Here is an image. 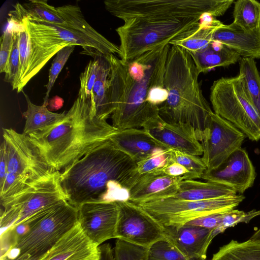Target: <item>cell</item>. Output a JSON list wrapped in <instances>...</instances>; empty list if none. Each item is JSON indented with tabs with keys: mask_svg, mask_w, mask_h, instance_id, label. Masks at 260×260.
<instances>
[{
	"mask_svg": "<svg viewBox=\"0 0 260 260\" xmlns=\"http://www.w3.org/2000/svg\"><path fill=\"white\" fill-rule=\"evenodd\" d=\"M234 0H106V9L123 24L116 29L119 58L131 61L171 42L205 15H223Z\"/></svg>",
	"mask_w": 260,
	"mask_h": 260,
	"instance_id": "1",
	"label": "cell"
},
{
	"mask_svg": "<svg viewBox=\"0 0 260 260\" xmlns=\"http://www.w3.org/2000/svg\"><path fill=\"white\" fill-rule=\"evenodd\" d=\"M170 47L159 46L129 61L106 55L111 66L112 125L118 130L143 128L160 116L168 95L164 76Z\"/></svg>",
	"mask_w": 260,
	"mask_h": 260,
	"instance_id": "2",
	"label": "cell"
},
{
	"mask_svg": "<svg viewBox=\"0 0 260 260\" xmlns=\"http://www.w3.org/2000/svg\"><path fill=\"white\" fill-rule=\"evenodd\" d=\"M117 131L96 115L91 100L80 95L62 120L26 136L49 167L59 171L108 141Z\"/></svg>",
	"mask_w": 260,
	"mask_h": 260,
	"instance_id": "3",
	"label": "cell"
},
{
	"mask_svg": "<svg viewBox=\"0 0 260 260\" xmlns=\"http://www.w3.org/2000/svg\"><path fill=\"white\" fill-rule=\"evenodd\" d=\"M137 163L109 139L60 172V183L68 202L76 208L104 201L117 183L128 190L137 178Z\"/></svg>",
	"mask_w": 260,
	"mask_h": 260,
	"instance_id": "4",
	"label": "cell"
},
{
	"mask_svg": "<svg viewBox=\"0 0 260 260\" xmlns=\"http://www.w3.org/2000/svg\"><path fill=\"white\" fill-rule=\"evenodd\" d=\"M199 74L188 52L170 45L164 76L168 95L159 107L164 120L191 124L197 132L205 129L213 111L203 94Z\"/></svg>",
	"mask_w": 260,
	"mask_h": 260,
	"instance_id": "5",
	"label": "cell"
},
{
	"mask_svg": "<svg viewBox=\"0 0 260 260\" xmlns=\"http://www.w3.org/2000/svg\"><path fill=\"white\" fill-rule=\"evenodd\" d=\"M19 21L24 26L28 35L27 60L24 76L16 90L23 88L46 64L53 55L68 46H80L86 53L96 50L104 55L119 56L120 49L103 35L93 36L78 31L67 29L43 22H34L26 19H10Z\"/></svg>",
	"mask_w": 260,
	"mask_h": 260,
	"instance_id": "6",
	"label": "cell"
},
{
	"mask_svg": "<svg viewBox=\"0 0 260 260\" xmlns=\"http://www.w3.org/2000/svg\"><path fill=\"white\" fill-rule=\"evenodd\" d=\"M30 229L4 255L11 260H39L78 223L77 208L63 201L26 218Z\"/></svg>",
	"mask_w": 260,
	"mask_h": 260,
	"instance_id": "7",
	"label": "cell"
},
{
	"mask_svg": "<svg viewBox=\"0 0 260 260\" xmlns=\"http://www.w3.org/2000/svg\"><path fill=\"white\" fill-rule=\"evenodd\" d=\"M210 100L214 113L230 122L251 141L260 139V116L240 74L214 81L210 88Z\"/></svg>",
	"mask_w": 260,
	"mask_h": 260,
	"instance_id": "8",
	"label": "cell"
},
{
	"mask_svg": "<svg viewBox=\"0 0 260 260\" xmlns=\"http://www.w3.org/2000/svg\"><path fill=\"white\" fill-rule=\"evenodd\" d=\"M60 171L31 182L24 189L1 202V233L47 207L67 201L60 185Z\"/></svg>",
	"mask_w": 260,
	"mask_h": 260,
	"instance_id": "9",
	"label": "cell"
},
{
	"mask_svg": "<svg viewBox=\"0 0 260 260\" xmlns=\"http://www.w3.org/2000/svg\"><path fill=\"white\" fill-rule=\"evenodd\" d=\"M245 199L235 194L202 201L167 198L136 204L164 226H180L197 218L234 209Z\"/></svg>",
	"mask_w": 260,
	"mask_h": 260,
	"instance_id": "10",
	"label": "cell"
},
{
	"mask_svg": "<svg viewBox=\"0 0 260 260\" xmlns=\"http://www.w3.org/2000/svg\"><path fill=\"white\" fill-rule=\"evenodd\" d=\"M13 7L9 13L11 19L25 18L93 36L101 35L87 22L80 8L76 5L55 7L49 5L46 0H32L17 3Z\"/></svg>",
	"mask_w": 260,
	"mask_h": 260,
	"instance_id": "11",
	"label": "cell"
},
{
	"mask_svg": "<svg viewBox=\"0 0 260 260\" xmlns=\"http://www.w3.org/2000/svg\"><path fill=\"white\" fill-rule=\"evenodd\" d=\"M197 136L203 148L202 159L207 170L218 168L241 148L246 136L232 123L213 112L207 125Z\"/></svg>",
	"mask_w": 260,
	"mask_h": 260,
	"instance_id": "12",
	"label": "cell"
},
{
	"mask_svg": "<svg viewBox=\"0 0 260 260\" xmlns=\"http://www.w3.org/2000/svg\"><path fill=\"white\" fill-rule=\"evenodd\" d=\"M117 202L116 239L146 248L165 239L164 226L141 207L129 201Z\"/></svg>",
	"mask_w": 260,
	"mask_h": 260,
	"instance_id": "13",
	"label": "cell"
},
{
	"mask_svg": "<svg viewBox=\"0 0 260 260\" xmlns=\"http://www.w3.org/2000/svg\"><path fill=\"white\" fill-rule=\"evenodd\" d=\"M8 172L38 180L54 172L40 155L27 136L12 128H3Z\"/></svg>",
	"mask_w": 260,
	"mask_h": 260,
	"instance_id": "14",
	"label": "cell"
},
{
	"mask_svg": "<svg viewBox=\"0 0 260 260\" xmlns=\"http://www.w3.org/2000/svg\"><path fill=\"white\" fill-rule=\"evenodd\" d=\"M77 209L78 223L93 244L99 246L106 241L115 238L119 214L117 202H87Z\"/></svg>",
	"mask_w": 260,
	"mask_h": 260,
	"instance_id": "15",
	"label": "cell"
},
{
	"mask_svg": "<svg viewBox=\"0 0 260 260\" xmlns=\"http://www.w3.org/2000/svg\"><path fill=\"white\" fill-rule=\"evenodd\" d=\"M255 177L254 167L246 150L241 147L218 168L206 170L201 178L225 186L242 194L253 186Z\"/></svg>",
	"mask_w": 260,
	"mask_h": 260,
	"instance_id": "16",
	"label": "cell"
},
{
	"mask_svg": "<svg viewBox=\"0 0 260 260\" xmlns=\"http://www.w3.org/2000/svg\"><path fill=\"white\" fill-rule=\"evenodd\" d=\"M143 128L166 149H174L198 156L203 154L197 130L191 124L168 122L159 116Z\"/></svg>",
	"mask_w": 260,
	"mask_h": 260,
	"instance_id": "17",
	"label": "cell"
},
{
	"mask_svg": "<svg viewBox=\"0 0 260 260\" xmlns=\"http://www.w3.org/2000/svg\"><path fill=\"white\" fill-rule=\"evenodd\" d=\"M164 227L165 239L188 260H206L208 248L214 238V229L188 224Z\"/></svg>",
	"mask_w": 260,
	"mask_h": 260,
	"instance_id": "18",
	"label": "cell"
},
{
	"mask_svg": "<svg viewBox=\"0 0 260 260\" xmlns=\"http://www.w3.org/2000/svg\"><path fill=\"white\" fill-rule=\"evenodd\" d=\"M184 180L183 177L166 175L160 168L139 176L129 190V201L139 204L172 197Z\"/></svg>",
	"mask_w": 260,
	"mask_h": 260,
	"instance_id": "19",
	"label": "cell"
},
{
	"mask_svg": "<svg viewBox=\"0 0 260 260\" xmlns=\"http://www.w3.org/2000/svg\"><path fill=\"white\" fill-rule=\"evenodd\" d=\"M99 259V246L87 237L78 223L39 260Z\"/></svg>",
	"mask_w": 260,
	"mask_h": 260,
	"instance_id": "20",
	"label": "cell"
},
{
	"mask_svg": "<svg viewBox=\"0 0 260 260\" xmlns=\"http://www.w3.org/2000/svg\"><path fill=\"white\" fill-rule=\"evenodd\" d=\"M212 41L226 45L241 57L260 59V27L247 30L233 22L223 24L214 33Z\"/></svg>",
	"mask_w": 260,
	"mask_h": 260,
	"instance_id": "21",
	"label": "cell"
},
{
	"mask_svg": "<svg viewBox=\"0 0 260 260\" xmlns=\"http://www.w3.org/2000/svg\"><path fill=\"white\" fill-rule=\"evenodd\" d=\"M110 140L136 163L158 149H166L143 128L118 130Z\"/></svg>",
	"mask_w": 260,
	"mask_h": 260,
	"instance_id": "22",
	"label": "cell"
},
{
	"mask_svg": "<svg viewBox=\"0 0 260 260\" xmlns=\"http://www.w3.org/2000/svg\"><path fill=\"white\" fill-rule=\"evenodd\" d=\"M188 53L199 74L207 73L215 67L229 66L241 58L235 50L214 41L199 51Z\"/></svg>",
	"mask_w": 260,
	"mask_h": 260,
	"instance_id": "23",
	"label": "cell"
},
{
	"mask_svg": "<svg viewBox=\"0 0 260 260\" xmlns=\"http://www.w3.org/2000/svg\"><path fill=\"white\" fill-rule=\"evenodd\" d=\"M223 24L211 15H205L198 25L173 40L170 45L178 46L188 52L199 51L212 42L214 33Z\"/></svg>",
	"mask_w": 260,
	"mask_h": 260,
	"instance_id": "24",
	"label": "cell"
},
{
	"mask_svg": "<svg viewBox=\"0 0 260 260\" xmlns=\"http://www.w3.org/2000/svg\"><path fill=\"white\" fill-rule=\"evenodd\" d=\"M110 63L106 55L101 54L98 74L92 90L91 104L96 115L106 120L114 112L110 99Z\"/></svg>",
	"mask_w": 260,
	"mask_h": 260,
	"instance_id": "25",
	"label": "cell"
},
{
	"mask_svg": "<svg viewBox=\"0 0 260 260\" xmlns=\"http://www.w3.org/2000/svg\"><path fill=\"white\" fill-rule=\"evenodd\" d=\"M237 194L234 189L210 182L184 180L180 182L175 194L170 198L188 200L202 201Z\"/></svg>",
	"mask_w": 260,
	"mask_h": 260,
	"instance_id": "26",
	"label": "cell"
},
{
	"mask_svg": "<svg viewBox=\"0 0 260 260\" xmlns=\"http://www.w3.org/2000/svg\"><path fill=\"white\" fill-rule=\"evenodd\" d=\"M27 103V110L22 115L25 119L23 134L25 135L53 125L62 120L66 111L60 113H54L50 111L47 106H41L33 104L28 96L22 91Z\"/></svg>",
	"mask_w": 260,
	"mask_h": 260,
	"instance_id": "27",
	"label": "cell"
},
{
	"mask_svg": "<svg viewBox=\"0 0 260 260\" xmlns=\"http://www.w3.org/2000/svg\"><path fill=\"white\" fill-rule=\"evenodd\" d=\"M211 260H260V240H232L221 247Z\"/></svg>",
	"mask_w": 260,
	"mask_h": 260,
	"instance_id": "28",
	"label": "cell"
},
{
	"mask_svg": "<svg viewBox=\"0 0 260 260\" xmlns=\"http://www.w3.org/2000/svg\"><path fill=\"white\" fill-rule=\"evenodd\" d=\"M239 62V74L248 95L260 116V75L255 59L241 57Z\"/></svg>",
	"mask_w": 260,
	"mask_h": 260,
	"instance_id": "29",
	"label": "cell"
},
{
	"mask_svg": "<svg viewBox=\"0 0 260 260\" xmlns=\"http://www.w3.org/2000/svg\"><path fill=\"white\" fill-rule=\"evenodd\" d=\"M233 23L251 30L260 27V3L255 0H238L235 2Z\"/></svg>",
	"mask_w": 260,
	"mask_h": 260,
	"instance_id": "30",
	"label": "cell"
},
{
	"mask_svg": "<svg viewBox=\"0 0 260 260\" xmlns=\"http://www.w3.org/2000/svg\"><path fill=\"white\" fill-rule=\"evenodd\" d=\"M171 161L184 166L189 172L187 180L201 178L207 167L199 156L183 152L174 149H167Z\"/></svg>",
	"mask_w": 260,
	"mask_h": 260,
	"instance_id": "31",
	"label": "cell"
},
{
	"mask_svg": "<svg viewBox=\"0 0 260 260\" xmlns=\"http://www.w3.org/2000/svg\"><path fill=\"white\" fill-rule=\"evenodd\" d=\"M101 54L102 53L96 50L87 54L94 59L90 60L80 76V86L78 95H84L91 101L92 88L99 72Z\"/></svg>",
	"mask_w": 260,
	"mask_h": 260,
	"instance_id": "32",
	"label": "cell"
},
{
	"mask_svg": "<svg viewBox=\"0 0 260 260\" xmlns=\"http://www.w3.org/2000/svg\"><path fill=\"white\" fill-rule=\"evenodd\" d=\"M35 180L25 175L8 172L0 186L1 202L19 193Z\"/></svg>",
	"mask_w": 260,
	"mask_h": 260,
	"instance_id": "33",
	"label": "cell"
},
{
	"mask_svg": "<svg viewBox=\"0 0 260 260\" xmlns=\"http://www.w3.org/2000/svg\"><path fill=\"white\" fill-rule=\"evenodd\" d=\"M148 248L117 239L113 253L114 260H148Z\"/></svg>",
	"mask_w": 260,
	"mask_h": 260,
	"instance_id": "34",
	"label": "cell"
},
{
	"mask_svg": "<svg viewBox=\"0 0 260 260\" xmlns=\"http://www.w3.org/2000/svg\"><path fill=\"white\" fill-rule=\"evenodd\" d=\"M260 215V210L255 209L248 212L233 209L223 214L221 223L213 231L214 238L218 234L223 233L226 229L233 227L240 223H248L254 217Z\"/></svg>",
	"mask_w": 260,
	"mask_h": 260,
	"instance_id": "35",
	"label": "cell"
},
{
	"mask_svg": "<svg viewBox=\"0 0 260 260\" xmlns=\"http://www.w3.org/2000/svg\"><path fill=\"white\" fill-rule=\"evenodd\" d=\"M148 260H188L171 243L159 240L148 248Z\"/></svg>",
	"mask_w": 260,
	"mask_h": 260,
	"instance_id": "36",
	"label": "cell"
},
{
	"mask_svg": "<svg viewBox=\"0 0 260 260\" xmlns=\"http://www.w3.org/2000/svg\"><path fill=\"white\" fill-rule=\"evenodd\" d=\"M74 48L75 46H68L64 47L56 53L49 71L48 81L45 85L47 91L43 104L48 106L49 94L52 88Z\"/></svg>",
	"mask_w": 260,
	"mask_h": 260,
	"instance_id": "37",
	"label": "cell"
},
{
	"mask_svg": "<svg viewBox=\"0 0 260 260\" xmlns=\"http://www.w3.org/2000/svg\"><path fill=\"white\" fill-rule=\"evenodd\" d=\"M169 161L170 157L167 149H158L137 162L136 173L139 176L154 171L165 167Z\"/></svg>",
	"mask_w": 260,
	"mask_h": 260,
	"instance_id": "38",
	"label": "cell"
},
{
	"mask_svg": "<svg viewBox=\"0 0 260 260\" xmlns=\"http://www.w3.org/2000/svg\"><path fill=\"white\" fill-rule=\"evenodd\" d=\"M8 22L16 27L19 34V70L18 77L14 83L12 85V89L16 90L26 71L27 60L28 35L24 26L21 22L12 21H8Z\"/></svg>",
	"mask_w": 260,
	"mask_h": 260,
	"instance_id": "39",
	"label": "cell"
},
{
	"mask_svg": "<svg viewBox=\"0 0 260 260\" xmlns=\"http://www.w3.org/2000/svg\"><path fill=\"white\" fill-rule=\"evenodd\" d=\"M13 29V41L10 55L5 81L12 85L15 82L18 75L20 64L19 51V34L16 27L12 24Z\"/></svg>",
	"mask_w": 260,
	"mask_h": 260,
	"instance_id": "40",
	"label": "cell"
},
{
	"mask_svg": "<svg viewBox=\"0 0 260 260\" xmlns=\"http://www.w3.org/2000/svg\"><path fill=\"white\" fill-rule=\"evenodd\" d=\"M13 29L8 28L1 37L0 72L6 73L7 65L12 48Z\"/></svg>",
	"mask_w": 260,
	"mask_h": 260,
	"instance_id": "41",
	"label": "cell"
},
{
	"mask_svg": "<svg viewBox=\"0 0 260 260\" xmlns=\"http://www.w3.org/2000/svg\"><path fill=\"white\" fill-rule=\"evenodd\" d=\"M223 214V213H215L202 216L191 220L185 224L215 229L221 223Z\"/></svg>",
	"mask_w": 260,
	"mask_h": 260,
	"instance_id": "42",
	"label": "cell"
},
{
	"mask_svg": "<svg viewBox=\"0 0 260 260\" xmlns=\"http://www.w3.org/2000/svg\"><path fill=\"white\" fill-rule=\"evenodd\" d=\"M161 172L168 176L172 177H183L184 180H187L188 171L182 165L177 162H170L165 167L160 168Z\"/></svg>",
	"mask_w": 260,
	"mask_h": 260,
	"instance_id": "43",
	"label": "cell"
},
{
	"mask_svg": "<svg viewBox=\"0 0 260 260\" xmlns=\"http://www.w3.org/2000/svg\"><path fill=\"white\" fill-rule=\"evenodd\" d=\"M8 173L6 144L3 141L0 147V186L3 184Z\"/></svg>",
	"mask_w": 260,
	"mask_h": 260,
	"instance_id": "44",
	"label": "cell"
},
{
	"mask_svg": "<svg viewBox=\"0 0 260 260\" xmlns=\"http://www.w3.org/2000/svg\"><path fill=\"white\" fill-rule=\"evenodd\" d=\"M99 260H114L113 249L109 244H102L99 246Z\"/></svg>",
	"mask_w": 260,
	"mask_h": 260,
	"instance_id": "45",
	"label": "cell"
},
{
	"mask_svg": "<svg viewBox=\"0 0 260 260\" xmlns=\"http://www.w3.org/2000/svg\"><path fill=\"white\" fill-rule=\"evenodd\" d=\"M63 100L58 96H55L48 101L47 107L50 111H55L60 109L63 104Z\"/></svg>",
	"mask_w": 260,
	"mask_h": 260,
	"instance_id": "46",
	"label": "cell"
},
{
	"mask_svg": "<svg viewBox=\"0 0 260 260\" xmlns=\"http://www.w3.org/2000/svg\"><path fill=\"white\" fill-rule=\"evenodd\" d=\"M253 240H260V228L250 238Z\"/></svg>",
	"mask_w": 260,
	"mask_h": 260,
	"instance_id": "47",
	"label": "cell"
},
{
	"mask_svg": "<svg viewBox=\"0 0 260 260\" xmlns=\"http://www.w3.org/2000/svg\"><path fill=\"white\" fill-rule=\"evenodd\" d=\"M0 260H11L5 257H1Z\"/></svg>",
	"mask_w": 260,
	"mask_h": 260,
	"instance_id": "48",
	"label": "cell"
}]
</instances>
